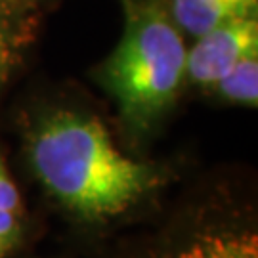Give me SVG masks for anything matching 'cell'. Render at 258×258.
I'll use <instances>...</instances> for the list:
<instances>
[{
  "label": "cell",
  "mask_w": 258,
  "mask_h": 258,
  "mask_svg": "<svg viewBox=\"0 0 258 258\" xmlns=\"http://www.w3.org/2000/svg\"><path fill=\"white\" fill-rule=\"evenodd\" d=\"M211 90L224 102L256 107L258 103V54L241 59Z\"/></svg>",
  "instance_id": "8"
},
{
  "label": "cell",
  "mask_w": 258,
  "mask_h": 258,
  "mask_svg": "<svg viewBox=\"0 0 258 258\" xmlns=\"http://www.w3.org/2000/svg\"><path fill=\"white\" fill-rule=\"evenodd\" d=\"M35 38L29 0H0V92L16 73Z\"/></svg>",
  "instance_id": "6"
},
{
  "label": "cell",
  "mask_w": 258,
  "mask_h": 258,
  "mask_svg": "<svg viewBox=\"0 0 258 258\" xmlns=\"http://www.w3.org/2000/svg\"><path fill=\"white\" fill-rule=\"evenodd\" d=\"M23 233V205L14 178L0 157V258L19 245Z\"/></svg>",
  "instance_id": "7"
},
{
  "label": "cell",
  "mask_w": 258,
  "mask_h": 258,
  "mask_svg": "<svg viewBox=\"0 0 258 258\" xmlns=\"http://www.w3.org/2000/svg\"><path fill=\"white\" fill-rule=\"evenodd\" d=\"M25 148L38 182L84 222L115 220L163 184L161 170L124 155L105 124L86 111L61 107L40 115Z\"/></svg>",
  "instance_id": "1"
},
{
  "label": "cell",
  "mask_w": 258,
  "mask_h": 258,
  "mask_svg": "<svg viewBox=\"0 0 258 258\" xmlns=\"http://www.w3.org/2000/svg\"><path fill=\"white\" fill-rule=\"evenodd\" d=\"M124 31L96 79L120 120L144 136L165 119L185 84V42L166 0H124Z\"/></svg>",
  "instance_id": "2"
},
{
  "label": "cell",
  "mask_w": 258,
  "mask_h": 258,
  "mask_svg": "<svg viewBox=\"0 0 258 258\" xmlns=\"http://www.w3.org/2000/svg\"><path fill=\"white\" fill-rule=\"evenodd\" d=\"M166 6L182 35L197 38L226 21L256 16L258 0H168Z\"/></svg>",
  "instance_id": "5"
},
{
  "label": "cell",
  "mask_w": 258,
  "mask_h": 258,
  "mask_svg": "<svg viewBox=\"0 0 258 258\" xmlns=\"http://www.w3.org/2000/svg\"><path fill=\"white\" fill-rule=\"evenodd\" d=\"M109 258H258L256 214L235 187L201 185Z\"/></svg>",
  "instance_id": "3"
},
{
  "label": "cell",
  "mask_w": 258,
  "mask_h": 258,
  "mask_svg": "<svg viewBox=\"0 0 258 258\" xmlns=\"http://www.w3.org/2000/svg\"><path fill=\"white\" fill-rule=\"evenodd\" d=\"M258 54L256 16L237 18L195 38L185 50V83L212 88L241 59Z\"/></svg>",
  "instance_id": "4"
}]
</instances>
